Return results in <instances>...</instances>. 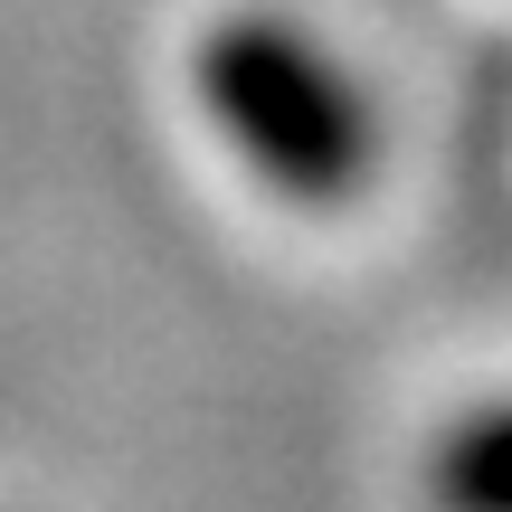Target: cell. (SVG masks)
Segmentation results:
<instances>
[{"instance_id":"7a4b0ae2","label":"cell","mask_w":512,"mask_h":512,"mask_svg":"<svg viewBox=\"0 0 512 512\" xmlns=\"http://www.w3.org/2000/svg\"><path fill=\"white\" fill-rule=\"evenodd\" d=\"M427 484H437V512H512V408L465 418L456 437L437 446Z\"/></svg>"},{"instance_id":"6da1fadb","label":"cell","mask_w":512,"mask_h":512,"mask_svg":"<svg viewBox=\"0 0 512 512\" xmlns=\"http://www.w3.org/2000/svg\"><path fill=\"white\" fill-rule=\"evenodd\" d=\"M200 95L219 114V133L256 162V181L304 209L351 200L370 152H380L361 86L294 19H266V10H238L200 38Z\"/></svg>"}]
</instances>
